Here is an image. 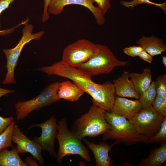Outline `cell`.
I'll return each mask as SVG.
<instances>
[{
  "mask_svg": "<svg viewBox=\"0 0 166 166\" xmlns=\"http://www.w3.org/2000/svg\"><path fill=\"white\" fill-rule=\"evenodd\" d=\"M152 56L161 54L166 50V45L164 41L154 35L146 37L144 35L136 42Z\"/></svg>",
  "mask_w": 166,
  "mask_h": 166,
  "instance_id": "e0dca14e",
  "label": "cell"
},
{
  "mask_svg": "<svg viewBox=\"0 0 166 166\" xmlns=\"http://www.w3.org/2000/svg\"><path fill=\"white\" fill-rule=\"evenodd\" d=\"M98 4V7L105 14L110 8L111 5L109 0H93Z\"/></svg>",
  "mask_w": 166,
  "mask_h": 166,
  "instance_id": "83f0119b",
  "label": "cell"
},
{
  "mask_svg": "<svg viewBox=\"0 0 166 166\" xmlns=\"http://www.w3.org/2000/svg\"><path fill=\"white\" fill-rule=\"evenodd\" d=\"M35 159L34 160L31 157H27L25 163L28 166H38Z\"/></svg>",
  "mask_w": 166,
  "mask_h": 166,
  "instance_id": "e575fe53",
  "label": "cell"
},
{
  "mask_svg": "<svg viewBox=\"0 0 166 166\" xmlns=\"http://www.w3.org/2000/svg\"><path fill=\"white\" fill-rule=\"evenodd\" d=\"M120 3V4L126 7L131 8H132L134 6L140 4H146L152 5L160 8L165 13L166 11V2L162 4H159L152 2L149 0H133L129 1H121Z\"/></svg>",
  "mask_w": 166,
  "mask_h": 166,
  "instance_id": "603a6c76",
  "label": "cell"
},
{
  "mask_svg": "<svg viewBox=\"0 0 166 166\" xmlns=\"http://www.w3.org/2000/svg\"><path fill=\"white\" fill-rule=\"evenodd\" d=\"M104 116L110 128L103 135V140L113 139L118 143L122 142L129 145L139 142L148 143L149 138L139 133L126 118L107 111L105 112Z\"/></svg>",
  "mask_w": 166,
  "mask_h": 166,
  "instance_id": "7a4b0ae2",
  "label": "cell"
},
{
  "mask_svg": "<svg viewBox=\"0 0 166 166\" xmlns=\"http://www.w3.org/2000/svg\"><path fill=\"white\" fill-rule=\"evenodd\" d=\"M38 127L42 129L39 137L35 136L33 140L39 144L43 150L48 151L51 156L56 157L54 140L58 133L57 123L55 117L52 116L45 122L38 124L32 125L28 129Z\"/></svg>",
  "mask_w": 166,
  "mask_h": 166,
  "instance_id": "30bf717a",
  "label": "cell"
},
{
  "mask_svg": "<svg viewBox=\"0 0 166 166\" xmlns=\"http://www.w3.org/2000/svg\"><path fill=\"white\" fill-rule=\"evenodd\" d=\"M155 83L157 94L166 99V74L158 76Z\"/></svg>",
  "mask_w": 166,
  "mask_h": 166,
  "instance_id": "d4e9b609",
  "label": "cell"
},
{
  "mask_svg": "<svg viewBox=\"0 0 166 166\" xmlns=\"http://www.w3.org/2000/svg\"><path fill=\"white\" fill-rule=\"evenodd\" d=\"M142 109L138 100H132L116 96L110 112L129 120Z\"/></svg>",
  "mask_w": 166,
  "mask_h": 166,
  "instance_id": "4fadbf2b",
  "label": "cell"
},
{
  "mask_svg": "<svg viewBox=\"0 0 166 166\" xmlns=\"http://www.w3.org/2000/svg\"><path fill=\"white\" fill-rule=\"evenodd\" d=\"M166 140V116L163 119L160 127L153 136L149 137L148 143L163 142Z\"/></svg>",
  "mask_w": 166,
  "mask_h": 166,
  "instance_id": "cb8c5ba5",
  "label": "cell"
},
{
  "mask_svg": "<svg viewBox=\"0 0 166 166\" xmlns=\"http://www.w3.org/2000/svg\"><path fill=\"white\" fill-rule=\"evenodd\" d=\"M15 121H13L7 128L0 134V150L10 147H14L12 137Z\"/></svg>",
  "mask_w": 166,
  "mask_h": 166,
  "instance_id": "7402d4cb",
  "label": "cell"
},
{
  "mask_svg": "<svg viewBox=\"0 0 166 166\" xmlns=\"http://www.w3.org/2000/svg\"><path fill=\"white\" fill-rule=\"evenodd\" d=\"M13 120L12 117L4 118L0 116V134L7 128Z\"/></svg>",
  "mask_w": 166,
  "mask_h": 166,
  "instance_id": "f1b7e54d",
  "label": "cell"
},
{
  "mask_svg": "<svg viewBox=\"0 0 166 166\" xmlns=\"http://www.w3.org/2000/svg\"><path fill=\"white\" fill-rule=\"evenodd\" d=\"M129 73L128 71H124L120 77L113 80L116 95L120 97L138 99L140 95L136 91L132 82L129 79Z\"/></svg>",
  "mask_w": 166,
  "mask_h": 166,
  "instance_id": "9a60e30c",
  "label": "cell"
},
{
  "mask_svg": "<svg viewBox=\"0 0 166 166\" xmlns=\"http://www.w3.org/2000/svg\"><path fill=\"white\" fill-rule=\"evenodd\" d=\"M144 50L140 45L127 47L123 49L124 53L128 56L135 57L139 56L140 53Z\"/></svg>",
  "mask_w": 166,
  "mask_h": 166,
  "instance_id": "4316f807",
  "label": "cell"
},
{
  "mask_svg": "<svg viewBox=\"0 0 166 166\" xmlns=\"http://www.w3.org/2000/svg\"><path fill=\"white\" fill-rule=\"evenodd\" d=\"M50 1L44 0V8L42 17V21L43 22H46L49 18L50 14L48 12V8Z\"/></svg>",
  "mask_w": 166,
  "mask_h": 166,
  "instance_id": "f546056e",
  "label": "cell"
},
{
  "mask_svg": "<svg viewBox=\"0 0 166 166\" xmlns=\"http://www.w3.org/2000/svg\"><path fill=\"white\" fill-rule=\"evenodd\" d=\"M105 112L93 104L88 112L75 121L71 131L81 140L86 136L103 135L110 128L105 117Z\"/></svg>",
  "mask_w": 166,
  "mask_h": 166,
  "instance_id": "3957f363",
  "label": "cell"
},
{
  "mask_svg": "<svg viewBox=\"0 0 166 166\" xmlns=\"http://www.w3.org/2000/svg\"><path fill=\"white\" fill-rule=\"evenodd\" d=\"M38 69L48 76L55 75L71 80L84 93L92 97L93 104L105 111H109L113 108L116 95L114 84L111 81L101 84L97 83L86 72L68 65L62 61Z\"/></svg>",
  "mask_w": 166,
  "mask_h": 166,
  "instance_id": "6da1fadb",
  "label": "cell"
},
{
  "mask_svg": "<svg viewBox=\"0 0 166 166\" xmlns=\"http://www.w3.org/2000/svg\"><path fill=\"white\" fill-rule=\"evenodd\" d=\"M162 62L165 66L166 67V57L165 56H162Z\"/></svg>",
  "mask_w": 166,
  "mask_h": 166,
  "instance_id": "d590c367",
  "label": "cell"
},
{
  "mask_svg": "<svg viewBox=\"0 0 166 166\" xmlns=\"http://www.w3.org/2000/svg\"><path fill=\"white\" fill-rule=\"evenodd\" d=\"M14 0H0V15L2 12L8 8ZM2 25L0 22V28Z\"/></svg>",
  "mask_w": 166,
  "mask_h": 166,
  "instance_id": "4dcf8cb0",
  "label": "cell"
},
{
  "mask_svg": "<svg viewBox=\"0 0 166 166\" xmlns=\"http://www.w3.org/2000/svg\"><path fill=\"white\" fill-rule=\"evenodd\" d=\"M129 77L132 82L135 89L139 95L143 93L149 87L152 81L151 69L145 68L141 73H132Z\"/></svg>",
  "mask_w": 166,
  "mask_h": 166,
  "instance_id": "ac0fdd59",
  "label": "cell"
},
{
  "mask_svg": "<svg viewBox=\"0 0 166 166\" xmlns=\"http://www.w3.org/2000/svg\"><path fill=\"white\" fill-rule=\"evenodd\" d=\"M84 92L73 82L67 81L60 83L57 93V98L74 102L78 100Z\"/></svg>",
  "mask_w": 166,
  "mask_h": 166,
  "instance_id": "2e32d148",
  "label": "cell"
},
{
  "mask_svg": "<svg viewBox=\"0 0 166 166\" xmlns=\"http://www.w3.org/2000/svg\"><path fill=\"white\" fill-rule=\"evenodd\" d=\"M20 26V25L19 24L18 25L11 28L0 30V36L7 35L12 33L14 30L16 28Z\"/></svg>",
  "mask_w": 166,
  "mask_h": 166,
  "instance_id": "d6a6232c",
  "label": "cell"
},
{
  "mask_svg": "<svg viewBox=\"0 0 166 166\" xmlns=\"http://www.w3.org/2000/svg\"><path fill=\"white\" fill-rule=\"evenodd\" d=\"M94 2L93 0H50L48 6V12L49 14L57 15L61 14L67 5H81L89 9L93 14L97 23L101 26L105 22L104 14L98 6L94 5Z\"/></svg>",
  "mask_w": 166,
  "mask_h": 166,
  "instance_id": "8fae6325",
  "label": "cell"
},
{
  "mask_svg": "<svg viewBox=\"0 0 166 166\" xmlns=\"http://www.w3.org/2000/svg\"><path fill=\"white\" fill-rule=\"evenodd\" d=\"M85 143L93 152L96 160V166H111L113 165L112 160L109 152L116 144L117 141L111 145L106 142H101L98 144L90 142L85 138L83 139Z\"/></svg>",
  "mask_w": 166,
  "mask_h": 166,
  "instance_id": "5bb4252c",
  "label": "cell"
},
{
  "mask_svg": "<svg viewBox=\"0 0 166 166\" xmlns=\"http://www.w3.org/2000/svg\"><path fill=\"white\" fill-rule=\"evenodd\" d=\"M164 117L152 106L142 109L129 121L139 133L149 138L159 130Z\"/></svg>",
  "mask_w": 166,
  "mask_h": 166,
  "instance_id": "9c48e42d",
  "label": "cell"
},
{
  "mask_svg": "<svg viewBox=\"0 0 166 166\" xmlns=\"http://www.w3.org/2000/svg\"><path fill=\"white\" fill-rule=\"evenodd\" d=\"M59 84V82L49 84L36 97L16 103L15 107L17 120L25 119L32 111L38 110L59 101L56 96Z\"/></svg>",
  "mask_w": 166,
  "mask_h": 166,
  "instance_id": "52a82bcc",
  "label": "cell"
},
{
  "mask_svg": "<svg viewBox=\"0 0 166 166\" xmlns=\"http://www.w3.org/2000/svg\"><path fill=\"white\" fill-rule=\"evenodd\" d=\"M155 82L152 81L148 88L142 94L140 95L139 99L142 109L152 106L153 103L156 95Z\"/></svg>",
  "mask_w": 166,
  "mask_h": 166,
  "instance_id": "44dd1931",
  "label": "cell"
},
{
  "mask_svg": "<svg viewBox=\"0 0 166 166\" xmlns=\"http://www.w3.org/2000/svg\"><path fill=\"white\" fill-rule=\"evenodd\" d=\"M97 45L98 52L77 68L92 76L108 74L116 67L124 66L128 63L127 61L118 60L107 46Z\"/></svg>",
  "mask_w": 166,
  "mask_h": 166,
  "instance_id": "5b68a950",
  "label": "cell"
},
{
  "mask_svg": "<svg viewBox=\"0 0 166 166\" xmlns=\"http://www.w3.org/2000/svg\"><path fill=\"white\" fill-rule=\"evenodd\" d=\"M28 22L24 25L22 30V36L17 45L13 48L3 50L6 58V67L7 69L5 78L2 82L3 84L16 83L14 78V69L23 48L31 41L40 39L45 33L44 31L33 33L34 26Z\"/></svg>",
  "mask_w": 166,
  "mask_h": 166,
  "instance_id": "8992f818",
  "label": "cell"
},
{
  "mask_svg": "<svg viewBox=\"0 0 166 166\" xmlns=\"http://www.w3.org/2000/svg\"><path fill=\"white\" fill-rule=\"evenodd\" d=\"M154 109L164 117L166 116V99L156 94L152 104Z\"/></svg>",
  "mask_w": 166,
  "mask_h": 166,
  "instance_id": "484cf974",
  "label": "cell"
},
{
  "mask_svg": "<svg viewBox=\"0 0 166 166\" xmlns=\"http://www.w3.org/2000/svg\"><path fill=\"white\" fill-rule=\"evenodd\" d=\"M12 141L17 145L18 153H30L34 159L38 161L40 165H44L45 162L42 155L43 149L40 145L33 140H31L23 134L17 125L13 127Z\"/></svg>",
  "mask_w": 166,
  "mask_h": 166,
  "instance_id": "7c38bea8",
  "label": "cell"
},
{
  "mask_svg": "<svg viewBox=\"0 0 166 166\" xmlns=\"http://www.w3.org/2000/svg\"><path fill=\"white\" fill-rule=\"evenodd\" d=\"M57 129L56 138L58 142L59 149L55 158L59 164H61L64 157L70 155H78L85 160L91 161L88 148L71 130L68 129L66 118H62L58 122Z\"/></svg>",
  "mask_w": 166,
  "mask_h": 166,
  "instance_id": "277c9868",
  "label": "cell"
},
{
  "mask_svg": "<svg viewBox=\"0 0 166 166\" xmlns=\"http://www.w3.org/2000/svg\"><path fill=\"white\" fill-rule=\"evenodd\" d=\"M98 50L97 44L86 39H80L64 49L61 61L68 65L77 68L96 54Z\"/></svg>",
  "mask_w": 166,
  "mask_h": 166,
  "instance_id": "ba28073f",
  "label": "cell"
},
{
  "mask_svg": "<svg viewBox=\"0 0 166 166\" xmlns=\"http://www.w3.org/2000/svg\"><path fill=\"white\" fill-rule=\"evenodd\" d=\"M138 56L143 60L149 63H152L153 60L152 56L144 49L140 53Z\"/></svg>",
  "mask_w": 166,
  "mask_h": 166,
  "instance_id": "1f68e13d",
  "label": "cell"
},
{
  "mask_svg": "<svg viewBox=\"0 0 166 166\" xmlns=\"http://www.w3.org/2000/svg\"><path fill=\"white\" fill-rule=\"evenodd\" d=\"M20 158L16 147L11 150L7 148L0 150V166H27Z\"/></svg>",
  "mask_w": 166,
  "mask_h": 166,
  "instance_id": "ffe728a7",
  "label": "cell"
},
{
  "mask_svg": "<svg viewBox=\"0 0 166 166\" xmlns=\"http://www.w3.org/2000/svg\"><path fill=\"white\" fill-rule=\"evenodd\" d=\"M166 160V142L162 143L158 148L152 150L148 156L141 160L139 164L141 166H161Z\"/></svg>",
  "mask_w": 166,
  "mask_h": 166,
  "instance_id": "d6986e66",
  "label": "cell"
},
{
  "mask_svg": "<svg viewBox=\"0 0 166 166\" xmlns=\"http://www.w3.org/2000/svg\"><path fill=\"white\" fill-rule=\"evenodd\" d=\"M15 92V91L14 90L5 89L0 87V98L2 96L8 93H12ZM0 109H1L0 107Z\"/></svg>",
  "mask_w": 166,
  "mask_h": 166,
  "instance_id": "836d02e7",
  "label": "cell"
}]
</instances>
